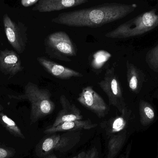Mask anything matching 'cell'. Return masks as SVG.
Here are the masks:
<instances>
[{
	"mask_svg": "<svg viewBox=\"0 0 158 158\" xmlns=\"http://www.w3.org/2000/svg\"><path fill=\"white\" fill-rule=\"evenodd\" d=\"M145 60L150 69L154 72H158V44L148 52Z\"/></svg>",
	"mask_w": 158,
	"mask_h": 158,
	"instance_id": "d6986e66",
	"label": "cell"
},
{
	"mask_svg": "<svg viewBox=\"0 0 158 158\" xmlns=\"http://www.w3.org/2000/svg\"><path fill=\"white\" fill-rule=\"evenodd\" d=\"M127 78L130 90L136 94L141 91L144 81V75L133 64L127 61Z\"/></svg>",
	"mask_w": 158,
	"mask_h": 158,
	"instance_id": "5bb4252c",
	"label": "cell"
},
{
	"mask_svg": "<svg viewBox=\"0 0 158 158\" xmlns=\"http://www.w3.org/2000/svg\"><path fill=\"white\" fill-rule=\"evenodd\" d=\"M45 158H58L56 156H55V155H52H52H48V156L47 157Z\"/></svg>",
	"mask_w": 158,
	"mask_h": 158,
	"instance_id": "cb8c5ba5",
	"label": "cell"
},
{
	"mask_svg": "<svg viewBox=\"0 0 158 158\" xmlns=\"http://www.w3.org/2000/svg\"><path fill=\"white\" fill-rule=\"evenodd\" d=\"M0 122L14 135L18 137L25 138L22 132L15 123L2 112H0Z\"/></svg>",
	"mask_w": 158,
	"mask_h": 158,
	"instance_id": "ac0fdd59",
	"label": "cell"
},
{
	"mask_svg": "<svg viewBox=\"0 0 158 158\" xmlns=\"http://www.w3.org/2000/svg\"><path fill=\"white\" fill-rule=\"evenodd\" d=\"M131 110L128 109L121 116L110 118L108 120L103 122L101 126L109 134H115L123 131L127 123V121L131 116Z\"/></svg>",
	"mask_w": 158,
	"mask_h": 158,
	"instance_id": "9a60e30c",
	"label": "cell"
},
{
	"mask_svg": "<svg viewBox=\"0 0 158 158\" xmlns=\"http://www.w3.org/2000/svg\"><path fill=\"white\" fill-rule=\"evenodd\" d=\"M23 69L19 55L6 49L0 52V71L6 75L14 76Z\"/></svg>",
	"mask_w": 158,
	"mask_h": 158,
	"instance_id": "8fae6325",
	"label": "cell"
},
{
	"mask_svg": "<svg viewBox=\"0 0 158 158\" xmlns=\"http://www.w3.org/2000/svg\"><path fill=\"white\" fill-rule=\"evenodd\" d=\"M137 6L135 4H104L61 13L52 21L68 27H98L125 17L133 12Z\"/></svg>",
	"mask_w": 158,
	"mask_h": 158,
	"instance_id": "6da1fadb",
	"label": "cell"
},
{
	"mask_svg": "<svg viewBox=\"0 0 158 158\" xmlns=\"http://www.w3.org/2000/svg\"><path fill=\"white\" fill-rule=\"evenodd\" d=\"M97 126V123H93L89 119L78 120L63 123L55 127L49 126L44 130V133L51 134L62 132L77 131L83 130H90Z\"/></svg>",
	"mask_w": 158,
	"mask_h": 158,
	"instance_id": "4fadbf2b",
	"label": "cell"
},
{
	"mask_svg": "<svg viewBox=\"0 0 158 158\" xmlns=\"http://www.w3.org/2000/svg\"><path fill=\"white\" fill-rule=\"evenodd\" d=\"M37 61L50 75L56 78L69 80L83 76L78 71L57 64L44 56L38 57Z\"/></svg>",
	"mask_w": 158,
	"mask_h": 158,
	"instance_id": "9c48e42d",
	"label": "cell"
},
{
	"mask_svg": "<svg viewBox=\"0 0 158 158\" xmlns=\"http://www.w3.org/2000/svg\"><path fill=\"white\" fill-rule=\"evenodd\" d=\"M98 84L107 96L110 106L116 108L121 113L128 110L114 66L107 69L104 77Z\"/></svg>",
	"mask_w": 158,
	"mask_h": 158,
	"instance_id": "5b68a950",
	"label": "cell"
},
{
	"mask_svg": "<svg viewBox=\"0 0 158 158\" xmlns=\"http://www.w3.org/2000/svg\"><path fill=\"white\" fill-rule=\"evenodd\" d=\"M158 26V7L126 21L105 36L110 39H127L144 34Z\"/></svg>",
	"mask_w": 158,
	"mask_h": 158,
	"instance_id": "3957f363",
	"label": "cell"
},
{
	"mask_svg": "<svg viewBox=\"0 0 158 158\" xmlns=\"http://www.w3.org/2000/svg\"><path fill=\"white\" fill-rule=\"evenodd\" d=\"M120 158H129V154H127L126 156H123Z\"/></svg>",
	"mask_w": 158,
	"mask_h": 158,
	"instance_id": "d4e9b609",
	"label": "cell"
},
{
	"mask_svg": "<svg viewBox=\"0 0 158 158\" xmlns=\"http://www.w3.org/2000/svg\"><path fill=\"white\" fill-rule=\"evenodd\" d=\"M140 122L144 126L150 125L156 118V113L153 106L148 102L141 100L139 105Z\"/></svg>",
	"mask_w": 158,
	"mask_h": 158,
	"instance_id": "e0dca14e",
	"label": "cell"
},
{
	"mask_svg": "<svg viewBox=\"0 0 158 158\" xmlns=\"http://www.w3.org/2000/svg\"><path fill=\"white\" fill-rule=\"evenodd\" d=\"M11 99L27 100L31 103L30 120L31 123L52 113L55 104L52 100V94L48 89L41 88L37 85L29 82L25 86L24 92L18 95H8Z\"/></svg>",
	"mask_w": 158,
	"mask_h": 158,
	"instance_id": "7a4b0ae2",
	"label": "cell"
},
{
	"mask_svg": "<svg viewBox=\"0 0 158 158\" xmlns=\"http://www.w3.org/2000/svg\"></svg>",
	"mask_w": 158,
	"mask_h": 158,
	"instance_id": "83f0119b",
	"label": "cell"
},
{
	"mask_svg": "<svg viewBox=\"0 0 158 158\" xmlns=\"http://www.w3.org/2000/svg\"><path fill=\"white\" fill-rule=\"evenodd\" d=\"M77 101L99 118H105L109 112V106L92 86L83 88L77 98Z\"/></svg>",
	"mask_w": 158,
	"mask_h": 158,
	"instance_id": "ba28073f",
	"label": "cell"
},
{
	"mask_svg": "<svg viewBox=\"0 0 158 158\" xmlns=\"http://www.w3.org/2000/svg\"><path fill=\"white\" fill-rule=\"evenodd\" d=\"M127 137L126 131L111 135L108 143L106 158H114L121 150Z\"/></svg>",
	"mask_w": 158,
	"mask_h": 158,
	"instance_id": "2e32d148",
	"label": "cell"
},
{
	"mask_svg": "<svg viewBox=\"0 0 158 158\" xmlns=\"http://www.w3.org/2000/svg\"><path fill=\"white\" fill-rule=\"evenodd\" d=\"M79 133L66 132L63 134H55L45 137L40 146L42 156H47L54 151L66 152L74 147L80 141Z\"/></svg>",
	"mask_w": 158,
	"mask_h": 158,
	"instance_id": "8992f818",
	"label": "cell"
},
{
	"mask_svg": "<svg viewBox=\"0 0 158 158\" xmlns=\"http://www.w3.org/2000/svg\"><path fill=\"white\" fill-rule=\"evenodd\" d=\"M86 152L83 151L79 154L77 156L72 158H86Z\"/></svg>",
	"mask_w": 158,
	"mask_h": 158,
	"instance_id": "603a6c76",
	"label": "cell"
},
{
	"mask_svg": "<svg viewBox=\"0 0 158 158\" xmlns=\"http://www.w3.org/2000/svg\"><path fill=\"white\" fill-rule=\"evenodd\" d=\"M45 52L52 58L70 62L77 54L76 45L66 32L56 31L48 35L44 40Z\"/></svg>",
	"mask_w": 158,
	"mask_h": 158,
	"instance_id": "277c9868",
	"label": "cell"
},
{
	"mask_svg": "<svg viewBox=\"0 0 158 158\" xmlns=\"http://www.w3.org/2000/svg\"><path fill=\"white\" fill-rule=\"evenodd\" d=\"M89 0H39L32 10L41 13L59 11L85 3Z\"/></svg>",
	"mask_w": 158,
	"mask_h": 158,
	"instance_id": "7c38bea8",
	"label": "cell"
},
{
	"mask_svg": "<svg viewBox=\"0 0 158 158\" xmlns=\"http://www.w3.org/2000/svg\"><path fill=\"white\" fill-rule=\"evenodd\" d=\"M60 102L62 110L58 112L52 127H55L60 123L66 122L82 120L83 116L81 110L73 103H71L64 95L60 97Z\"/></svg>",
	"mask_w": 158,
	"mask_h": 158,
	"instance_id": "30bf717a",
	"label": "cell"
},
{
	"mask_svg": "<svg viewBox=\"0 0 158 158\" xmlns=\"http://www.w3.org/2000/svg\"><path fill=\"white\" fill-rule=\"evenodd\" d=\"M7 152L3 148H0V158H5L7 156Z\"/></svg>",
	"mask_w": 158,
	"mask_h": 158,
	"instance_id": "7402d4cb",
	"label": "cell"
},
{
	"mask_svg": "<svg viewBox=\"0 0 158 158\" xmlns=\"http://www.w3.org/2000/svg\"><path fill=\"white\" fill-rule=\"evenodd\" d=\"M3 22L9 43L18 53H22L26 49L28 41L26 26L23 23L13 21L7 14L4 15Z\"/></svg>",
	"mask_w": 158,
	"mask_h": 158,
	"instance_id": "52a82bcc",
	"label": "cell"
},
{
	"mask_svg": "<svg viewBox=\"0 0 158 158\" xmlns=\"http://www.w3.org/2000/svg\"><path fill=\"white\" fill-rule=\"evenodd\" d=\"M86 158H99V154L96 147H93L86 152Z\"/></svg>",
	"mask_w": 158,
	"mask_h": 158,
	"instance_id": "ffe728a7",
	"label": "cell"
},
{
	"mask_svg": "<svg viewBox=\"0 0 158 158\" xmlns=\"http://www.w3.org/2000/svg\"><path fill=\"white\" fill-rule=\"evenodd\" d=\"M39 1V0H21V3L25 7H28L37 3Z\"/></svg>",
	"mask_w": 158,
	"mask_h": 158,
	"instance_id": "44dd1931",
	"label": "cell"
},
{
	"mask_svg": "<svg viewBox=\"0 0 158 158\" xmlns=\"http://www.w3.org/2000/svg\"><path fill=\"white\" fill-rule=\"evenodd\" d=\"M158 157V156H157V157L156 158H157Z\"/></svg>",
	"mask_w": 158,
	"mask_h": 158,
	"instance_id": "4316f807",
	"label": "cell"
},
{
	"mask_svg": "<svg viewBox=\"0 0 158 158\" xmlns=\"http://www.w3.org/2000/svg\"><path fill=\"white\" fill-rule=\"evenodd\" d=\"M3 110V107H2V106H1V105H0V111H2V110Z\"/></svg>",
	"mask_w": 158,
	"mask_h": 158,
	"instance_id": "484cf974",
	"label": "cell"
}]
</instances>
